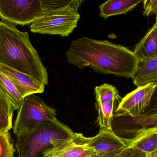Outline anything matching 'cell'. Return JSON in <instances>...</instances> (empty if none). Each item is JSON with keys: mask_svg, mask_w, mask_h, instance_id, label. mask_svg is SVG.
Segmentation results:
<instances>
[{"mask_svg": "<svg viewBox=\"0 0 157 157\" xmlns=\"http://www.w3.org/2000/svg\"><path fill=\"white\" fill-rule=\"evenodd\" d=\"M66 57L79 69L89 67L99 73L127 78H132L138 62L134 52L126 47L87 37L72 41Z\"/></svg>", "mask_w": 157, "mask_h": 157, "instance_id": "6da1fadb", "label": "cell"}, {"mask_svg": "<svg viewBox=\"0 0 157 157\" xmlns=\"http://www.w3.org/2000/svg\"><path fill=\"white\" fill-rule=\"evenodd\" d=\"M0 65L34 77L48 85L47 69L31 44L27 32L15 25L0 21Z\"/></svg>", "mask_w": 157, "mask_h": 157, "instance_id": "7a4b0ae2", "label": "cell"}, {"mask_svg": "<svg viewBox=\"0 0 157 157\" xmlns=\"http://www.w3.org/2000/svg\"><path fill=\"white\" fill-rule=\"evenodd\" d=\"M74 134L58 120L45 122L32 131L16 136L17 157H41L44 151L72 138Z\"/></svg>", "mask_w": 157, "mask_h": 157, "instance_id": "3957f363", "label": "cell"}, {"mask_svg": "<svg viewBox=\"0 0 157 157\" xmlns=\"http://www.w3.org/2000/svg\"><path fill=\"white\" fill-rule=\"evenodd\" d=\"M57 120L56 111L35 95L24 97L13 127L16 136L30 132L41 124Z\"/></svg>", "mask_w": 157, "mask_h": 157, "instance_id": "277c9868", "label": "cell"}, {"mask_svg": "<svg viewBox=\"0 0 157 157\" xmlns=\"http://www.w3.org/2000/svg\"><path fill=\"white\" fill-rule=\"evenodd\" d=\"M78 10L70 6L44 11L42 16L31 24L30 31L68 37L77 26L80 18Z\"/></svg>", "mask_w": 157, "mask_h": 157, "instance_id": "5b68a950", "label": "cell"}, {"mask_svg": "<svg viewBox=\"0 0 157 157\" xmlns=\"http://www.w3.org/2000/svg\"><path fill=\"white\" fill-rule=\"evenodd\" d=\"M43 14L41 0H0V18L14 25L32 24Z\"/></svg>", "mask_w": 157, "mask_h": 157, "instance_id": "8992f818", "label": "cell"}, {"mask_svg": "<svg viewBox=\"0 0 157 157\" xmlns=\"http://www.w3.org/2000/svg\"><path fill=\"white\" fill-rule=\"evenodd\" d=\"M155 85L148 84L137 88L122 99L115 110L116 117L133 119L142 114L148 107Z\"/></svg>", "mask_w": 157, "mask_h": 157, "instance_id": "52a82bcc", "label": "cell"}, {"mask_svg": "<svg viewBox=\"0 0 157 157\" xmlns=\"http://www.w3.org/2000/svg\"><path fill=\"white\" fill-rule=\"evenodd\" d=\"M78 142L92 149L97 155L123 150L128 147L127 139L119 137L113 131L101 130L92 137H86L82 134L75 133Z\"/></svg>", "mask_w": 157, "mask_h": 157, "instance_id": "ba28073f", "label": "cell"}, {"mask_svg": "<svg viewBox=\"0 0 157 157\" xmlns=\"http://www.w3.org/2000/svg\"><path fill=\"white\" fill-rule=\"evenodd\" d=\"M0 72L10 80L23 98L44 92L45 84L30 75L2 65H0Z\"/></svg>", "mask_w": 157, "mask_h": 157, "instance_id": "9c48e42d", "label": "cell"}, {"mask_svg": "<svg viewBox=\"0 0 157 157\" xmlns=\"http://www.w3.org/2000/svg\"><path fill=\"white\" fill-rule=\"evenodd\" d=\"M97 155L92 149L78 142L75 137L63 141L44 151V157H91Z\"/></svg>", "mask_w": 157, "mask_h": 157, "instance_id": "30bf717a", "label": "cell"}, {"mask_svg": "<svg viewBox=\"0 0 157 157\" xmlns=\"http://www.w3.org/2000/svg\"><path fill=\"white\" fill-rule=\"evenodd\" d=\"M127 146L153 157L157 153V128L144 130L127 139Z\"/></svg>", "mask_w": 157, "mask_h": 157, "instance_id": "8fae6325", "label": "cell"}, {"mask_svg": "<svg viewBox=\"0 0 157 157\" xmlns=\"http://www.w3.org/2000/svg\"><path fill=\"white\" fill-rule=\"evenodd\" d=\"M132 79L137 88L151 84L157 85V57L138 61Z\"/></svg>", "mask_w": 157, "mask_h": 157, "instance_id": "7c38bea8", "label": "cell"}, {"mask_svg": "<svg viewBox=\"0 0 157 157\" xmlns=\"http://www.w3.org/2000/svg\"><path fill=\"white\" fill-rule=\"evenodd\" d=\"M133 52L138 61L157 57V14L155 24L136 46Z\"/></svg>", "mask_w": 157, "mask_h": 157, "instance_id": "4fadbf2b", "label": "cell"}, {"mask_svg": "<svg viewBox=\"0 0 157 157\" xmlns=\"http://www.w3.org/2000/svg\"><path fill=\"white\" fill-rule=\"evenodd\" d=\"M143 1L138 0H109L99 6L100 16L106 18L125 14Z\"/></svg>", "mask_w": 157, "mask_h": 157, "instance_id": "5bb4252c", "label": "cell"}, {"mask_svg": "<svg viewBox=\"0 0 157 157\" xmlns=\"http://www.w3.org/2000/svg\"><path fill=\"white\" fill-rule=\"evenodd\" d=\"M120 102L113 101L107 103L95 102V107L98 112L97 121L101 130L113 131L112 121L114 108Z\"/></svg>", "mask_w": 157, "mask_h": 157, "instance_id": "9a60e30c", "label": "cell"}, {"mask_svg": "<svg viewBox=\"0 0 157 157\" xmlns=\"http://www.w3.org/2000/svg\"><path fill=\"white\" fill-rule=\"evenodd\" d=\"M129 122L132 126L127 131L133 135L151 128H157V112L144 113L133 119Z\"/></svg>", "mask_w": 157, "mask_h": 157, "instance_id": "2e32d148", "label": "cell"}, {"mask_svg": "<svg viewBox=\"0 0 157 157\" xmlns=\"http://www.w3.org/2000/svg\"><path fill=\"white\" fill-rule=\"evenodd\" d=\"M15 110L13 104L0 91V131H9L13 128L12 120Z\"/></svg>", "mask_w": 157, "mask_h": 157, "instance_id": "e0dca14e", "label": "cell"}, {"mask_svg": "<svg viewBox=\"0 0 157 157\" xmlns=\"http://www.w3.org/2000/svg\"><path fill=\"white\" fill-rule=\"evenodd\" d=\"M0 91L11 102L15 109L18 110L24 98L9 79L0 72Z\"/></svg>", "mask_w": 157, "mask_h": 157, "instance_id": "ac0fdd59", "label": "cell"}, {"mask_svg": "<svg viewBox=\"0 0 157 157\" xmlns=\"http://www.w3.org/2000/svg\"><path fill=\"white\" fill-rule=\"evenodd\" d=\"M96 102L107 103L113 101L121 102V97L116 88L112 85L105 84L96 87L94 89Z\"/></svg>", "mask_w": 157, "mask_h": 157, "instance_id": "d6986e66", "label": "cell"}, {"mask_svg": "<svg viewBox=\"0 0 157 157\" xmlns=\"http://www.w3.org/2000/svg\"><path fill=\"white\" fill-rule=\"evenodd\" d=\"M16 151L11 134L0 131V157H14Z\"/></svg>", "mask_w": 157, "mask_h": 157, "instance_id": "ffe728a7", "label": "cell"}, {"mask_svg": "<svg viewBox=\"0 0 157 157\" xmlns=\"http://www.w3.org/2000/svg\"><path fill=\"white\" fill-rule=\"evenodd\" d=\"M43 12L63 8L67 6H73L78 9L83 1L73 0V1H59V0H41Z\"/></svg>", "mask_w": 157, "mask_h": 157, "instance_id": "44dd1931", "label": "cell"}, {"mask_svg": "<svg viewBox=\"0 0 157 157\" xmlns=\"http://www.w3.org/2000/svg\"><path fill=\"white\" fill-rule=\"evenodd\" d=\"M144 3V15L147 16L157 14V0H146Z\"/></svg>", "mask_w": 157, "mask_h": 157, "instance_id": "7402d4cb", "label": "cell"}, {"mask_svg": "<svg viewBox=\"0 0 157 157\" xmlns=\"http://www.w3.org/2000/svg\"><path fill=\"white\" fill-rule=\"evenodd\" d=\"M119 157H147L139 150L128 146L124 148Z\"/></svg>", "mask_w": 157, "mask_h": 157, "instance_id": "603a6c76", "label": "cell"}, {"mask_svg": "<svg viewBox=\"0 0 157 157\" xmlns=\"http://www.w3.org/2000/svg\"><path fill=\"white\" fill-rule=\"evenodd\" d=\"M157 112V85L156 86L155 91L152 95L151 101L144 112Z\"/></svg>", "mask_w": 157, "mask_h": 157, "instance_id": "cb8c5ba5", "label": "cell"}, {"mask_svg": "<svg viewBox=\"0 0 157 157\" xmlns=\"http://www.w3.org/2000/svg\"><path fill=\"white\" fill-rule=\"evenodd\" d=\"M124 149L120 150V151H115V152L107 153V154L97 155L96 156V157H119Z\"/></svg>", "mask_w": 157, "mask_h": 157, "instance_id": "d4e9b609", "label": "cell"}, {"mask_svg": "<svg viewBox=\"0 0 157 157\" xmlns=\"http://www.w3.org/2000/svg\"><path fill=\"white\" fill-rule=\"evenodd\" d=\"M153 157H157V153L155 155H154V156H153Z\"/></svg>", "mask_w": 157, "mask_h": 157, "instance_id": "484cf974", "label": "cell"}, {"mask_svg": "<svg viewBox=\"0 0 157 157\" xmlns=\"http://www.w3.org/2000/svg\"><path fill=\"white\" fill-rule=\"evenodd\" d=\"M96 157V156H93V157Z\"/></svg>", "mask_w": 157, "mask_h": 157, "instance_id": "4316f807", "label": "cell"}]
</instances>
